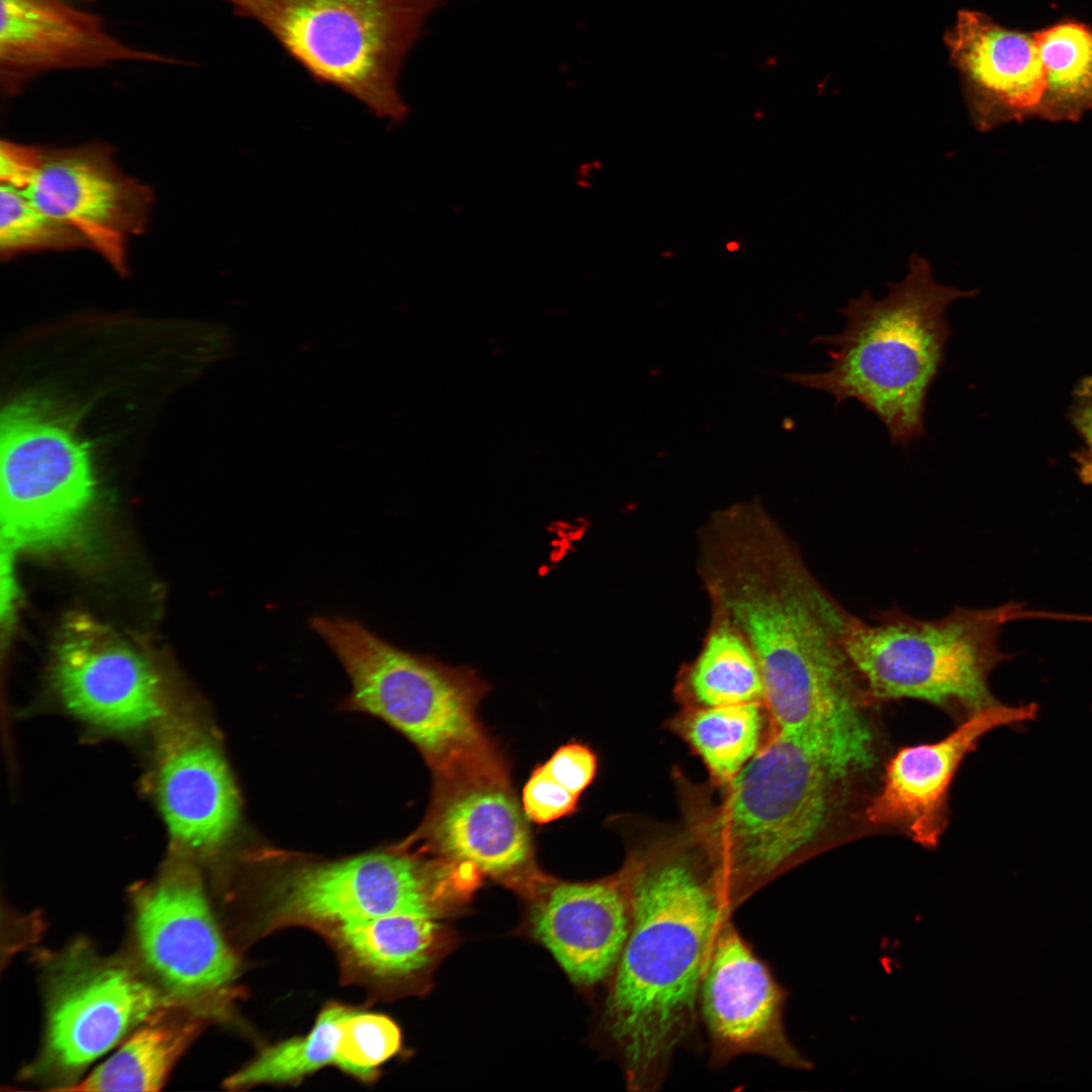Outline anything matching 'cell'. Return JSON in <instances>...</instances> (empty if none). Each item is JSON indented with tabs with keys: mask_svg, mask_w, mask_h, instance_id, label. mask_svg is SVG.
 <instances>
[{
	"mask_svg": "<svg viewBox=\"0 0 1092 1092\" xmlns=\"http://www.w3.org/2000/svg\"><path fill=\"white\" fill-rule=\"evenodd\" d=\"M135 933L147 967L176 998L210 1014L226 1002L238 964L189 870L166 873L135 897Z\"/></svg>",
	"mask_w": 1092,
	"mask_h": 1092,
	"instance_id": "cell-12",
	"label": "cell"
},
{
	"mask_svg": "<svg viewBox=\"0 0 1092 1092\" xmlns=\"http://www.w3.org/2000/svg\"><path fill=\"white\" fill-rule=\"evenodd\" d=\"M480 877L469 866L404 852L307 866L272 888L267 922L271 928L298 924L329 931L389 914L438 919L467 901Z\"/></svg>",
	"mask_w": 1092,
	"mask_h": 1092,
	"instance_id": "cell-9",
	"label": "cell"
},
{
	"mask_svg": "<svg viewBox=\"0 0 1092 1092\" xmlns=\"http://www.w3.org/2000/svg\"><path fill=\"white\" fill-rule=\"evenodd\" d=\"M544 764L559 784L579 797L597 775L598 756L589 746L573 741L560 746Z\"/></svg>",
	"mask_w": 1092,
	"mask_h": 1092,
	"instance_id": "cell-30",
	"label": "cell"
},
{
	"mask_svg": "<svg viewBox=\"0 0 1092 1092\" xmlns=\"http://www.w3.org/2000/svg\"><path fill=\"white\" fill-rule=\"evenodd\" d=\"M336 1066L362 1080L372 1079L378 1068L401 1044V1033L389 1017L351 1008L340 1022Z\"/></svg>",
	"mask_w": 1092,
	"mask_h": 1092,
	"instance_id": "cell-28",
	"label": "cell"
},
{
	"mask_svg": "<svg viewBox=\"0 0 1092 1092\" xmlns=\"http://www.w3.org/2000/svg\"><path fill=\"white\" fill-rule=\"evenodd\" d=\"M22 192L74 228L116 272L127 273L126 245L144 233L153 194L117 167L106 146L41 149L38 169Z\"/></svg>",
	"mask_w": 1092,
	"mask_h": 1092,
	"instance_id": "cell-14",
	"label": "cell"
},
{
	"mask_svg": "<svg viewBox=\"0 0 1092 1092\" xmlns=\"http://www.w3.org/2000/svg\"><path fill=\"white\" fill-rule=\"evenodd\" d=\"M1034 35L1045 78L1041 105L1066 110L1092 105V29L1067 21Z\"/></svg>",
	"mask_w": 1092,
	"mask_h": 1092,
	"instance_id": "cell-26",
	"label": "cell"
},
{
	"mask_svg": "<svg viewBox=\"0 0 1092 1092\" xmlns=\"http://www.w3.org/2000/svg\"><path fill=\"white\" fill-rule=\"evenodd\" d=\"M699 1003L715 1060L757 1054L790 1068L809 1067L786 1035L783 989L730 919L711 952Z\"/></svg>",
	"mask_w": 1092,
	"mask_h": 1092,
	"instance_id": "cell-15",
	"label": "cell"
},
{
	"mask_svg": "<svg viewBox=\"0 0 1092 1092\" xmlns=\"http://www.w3.org/2000/svg\"><path fill=\"white\" fill-rule=\"evenodd\" d=\"M156 794L172 840L185 851L209 852L235 827L238 798L228 765L192 725L174 726L161 739Z\"/></svg>",
	"mask_w": 1092,
	"mask_h": 1092,
	"instance_id": "cell-19",
	"label": "cell"
},
{
	"mask_svg": "<svg viewBox=\"0 0 1092 1092\" xmlns=\"http://www.w3.org/2000/svg\"><path fill=\"white\" fill-rule=\"evenodd\" d=\"M1035 704L1000 703L972 712L956 730L933 743L901 748L887 764L881 790L866 809L874 825L906 831L925 847L936 846L946 827L947 795L964 757L987 732L1032 720Z\"/></svg>",
	"mask_w": 1092,
	"mask_h": 1092,
	"instance_id": "cell-16",
	"label": "cell"
},
{
	"mask_svg": "<svg viewBox=\"0 0 1092 1092\" xmlns=\"http://www.w3.org/2000/svg\"><path fill=\"white\" fill-rule=\"evenodd\" d=\"M578 796L559 784L541 764L531 772L522 791V809L528 820L543 825L575 812Z\"/></svg>",
	"mask_w": 1092,
	"mask_h": 1092,
	"instance_id": "cell-29",
	"label": "cell"
},
{
	"mask_svg": "<svg viewBox=\"0 0 1092 1092\" xmlns=\"http://www.w3.org/2000/svg\"><path fill=\"white\" fill-rule=\"evenodd\" d=\"M174 999L159 1007L106 1062L68 1091H156L199 1033L206 1011Z\"/></svg>",
	"mask_w": 1092,
	"mask_h": 1092,
	"instance_id": "cell-22",
	"label": "cell"
},
{
	"mask_svg": "<svg viewBox=\"0 0 1092 1092\" xmlns=\"http://www.w3.org/2000/svg\"><path fill=\"white\" fill-rule=\"evenodd\" d=\"M1070 420L1083 441L1075 455L1077 474L1084 484L1092 486V376L1076 385Z\"/></svg>",
	"mask_w": 1092,
	"mask_h": 1092,
	"instance_id": "cell-31",
	"label": "cell"
},
{
	"mask_svg": "<svg viewBox=\"0 0 1092 1092\" xmlns=\"http://www.w3.org/2000/svg\"><path fill=\"white\" fill-rule=\"evenodd\" d=\"M351 1007L330 1004L317 1016L311 1030L262 1051L256 1059L225 1082L233 1089L259 1084L298 1081L328 1065H335L341 1035L340 1022Z\"/></svg>",
	"mask_w": 1092,
	"mask_h": 1092,
	"instance_id": "cell-25",
	"label": "cell"
},
{
	"mask_svg": "<svg viewBox=\"0 0 1092 1092\" xmlns=\"http://www.w3.org/2000/svg\"><path fill=\"white\" fill-rule=\"evenodd\" d=\"M944 42L979 127L1041 105L1045 78L1034 32L1008 29L981 12L961 10Z\"/></svg>",
	"mask_w": 1092,
	"mask_h": 1092,
	"instance_id": "cell-20",
	"label": "cell"
},
{
	"mask_svg": "<svg viewBox=\"0 0 1092 1092\" xmlns=\"http://www.w3.org/2000/svg\"><path fill=\"white\" fill-rule=\"evenodd\" d=\"M2 90L16 94L39 74L121 61L177 64L111 35L101 18L65 0H0Z\"/></svg>",
	"mask_w": 1092,
	"mask_h": 1092,
	"instance_id": "cell-17",
	"label": "cell"
},
{
	"mask_svg": "<svg viewBox=\"0 0 1092 1092\" xmlns=\"http://www.w3.org/2000/svg\"><path fill=\"white\" fill-rule=\"evenodd\" d=\"M1 563L19 551L70 553L88 536L96 485L87 443L71 421L34 399L1 416Z\"/></svg>",
	"mask_w": 1092,
	"mask_h": 1092,
	"instance_id": "cell-8",
	"label": "cell"
},
{
	"mask_svg": "<svg viewBox=\"0 0 1092 1092\" xmlns=\"http://www.w3.org/2000/svg\"><path fill=\"white\" fill-rule=\"evenodd\" d=\"M53 684L64 707L83 722L112 732L146 728L165 712L161 680L133 646L84 613L62 623Z\"/></svg>",
	"mask_w": 1092,
	"mask_h": 1092,
	"instance_id": "cell-13",
	"label": "cell"
},
{
	"mask_svg": "<svg viewBox=\"0 0 1092 1092\" xmlns=\"http://www.w3.org/2000/svg\"><path fill=\"white\" fill-rule=\"evenodd\" d=\"M532 929L576 984L610 977L630 925L628 898L618 873L604 880L559 882L542 876L531 892Z\"/></svg>",
	"mask_w": 1092,
	"mask_h": 1092,
	"instance_id": "cell-18",
	"label": "cell"
},
{
	"mask_svg": "<svg viewBox=\"0 0 1092 1092\" xmlns=\"http://www.w3.org/2000/svg\"><path fill=\"white\" fill-rule=\"evenodd\" d=\"M264 26L315 81L391 121L403 61L441 0H219Z\"/></svg>",
	"mask_w": 1092,
	"mask_h": 1092,
	"instance_id": "cell-6",
	"label": "cell"
},
{
	"mask_svg": "<svg viewBox=\"0 0 1092 1092\" xmlns=\"http://www.w3.org/2000/svg\"><path fill=\"white\" fill-rule=\"evenodd\" d=\"M309 626L347 671L351 705L408 738L435 778L500 754L478 716L488 688L475 670L401 650L348 618L314 616Z\"/></svg>",
	"mask_w": 1092,
	"mask_h": 1092,
	"instance_id": "cell-5",
	"label": "cell"
},
{
	"mask_svg": "<svg viewBox=\"0 0 1092 1092\" xmlns=\"http://www.w3.org/2000/svg\"><path fill=\"white\" fill-rule=\"evenodd\" d=\"M1054 618H1055L1056 621H1072V622L1092 623V615H1087V614L1084 615V614H1072V613L1056 612L1054 614Z\"/></svg>",
	"mask_w": 1092,
	"mask_h": 1092,
	"instance_id": "cell-33",
	"label": "cell"
},
{
	"mask_svg": "<svg viewBox=\"0 0 1092 1092\" xmlns=\"http://www.w3.org/2000/svg\"><path fill=\"white\" fill-rule=\"evenodd\" d=\"M41 157V148L1 142V184L24 190L34 177Z\"/></svg>",
	"mask_w": 1092,
	"mask_h": 1092,
	"instance_id": "cell-32",
	"label": "cell"
},
{
	"mask_svg": "<svg viewBox=\"0 0 1092 1092\" xmlns=\"http://www.w3.org/2000/svg\"><path fill=\"white\" fill-rule=\"evenodd\" d=\"M629 932L605 1026L629 1089H657L695 1025L713 947L733 912L714 861L687 831L633 850L618 873Z\"/></svg>",
	"mask_w": 1092,
	"mask_h": 1092,
	"instance_id": "cell-2",
	"label": "cell"
},
{
	"mask_svg": "<svg viewBox=\"0 0 1092 1092\" xmlns=\"http://www.w3.org/2000/svg\"><path fill=\"white\" fill-rule=\"evenodd\" d=\"M0 206V256L3 260L27 252L89 247L74 228L38 209L22 190L1 184Z\"/></svg>",
	"mask_w": 1092,
	"mask_h": 1092,
	"instance_id": "cell-27",
	"label": "cell"
},
{
	"mask_svg": "<svg viewBox=\"0 0 1092 1092\" xmlns=\"http://www.w3.org/2000/svg\"><path fill=\"white\" fill-rule=\"evenodd\" d=\"M1022 606L956 607L937 620H920L899 608L873 623L851 615L844 642L869 702L917 699L972 712L997 704L989 675L1011 658L999 647L1003 627Z\"/></svg>",
	"mask_w": 1092,
	"mask_h": 1092,
	"instance_id": "cell-7",
	"label": "cell"
},
{
	"mask_svg": "<svg viewBox=\"0 0 1092 1092\" xmlns=\"http://www.w3.org/2000/svg\"><path fill=\"white\" fill-rule=\"evenodd\" d=\"M527 820L499 756L435 778L433 800L418 835L427 854L470 866L528 893L542 875L535 868Z\"/></svg>",
	"mask_w": 1092,
	"mask_h": 1092,
	"instance_id": "cell-11",
	"label": "cell"
},
{
	"mask_svg": "<svg viewBox=\"0 0 1092 1092\" xmlns=\"http://www.w3.org/2000/svg\"><path fill=\"white\" fill-rule=\"evenodd\" d=\"M737 248H738V246H737V244L735 242H731V243H729L727 245V249L729 251H735V250H737Z\"/></svg>",
	"mask_w": 1092,
	"mask_h": 1092,
	"instance_id": "cell-34",
	"label": "cell"
},
{
	"mask_svg": "<svg viewBox=\"0 0 1092 1092\" xmlns=\"http://www.w3.org/2000/svg\"><path fill=\"white\" fill-rule=\"evenodd\" d=\"M711 628L679 684L686 707L763 703L757 659L743 635L713 613Z\"/></svg>",
	"mask_w": 1092,
	"mask_h": 1092,
	"instance_id": "cell-24",
	"label": "cell"
},
{
	"mask_svg": "<svg viewBox=\"0 0 1092 1092\" xmlns=\"http://www.w3.org/2000/svg\"><path fill=\"white\" fill-rule=\"evenodd\" d=\"M842 782L813 749L769 731L719 801L685 786L686 831L714 861L733 911L813 847Z\"/></svg>",
	"mask_w": 1092,
	"mask_h": 1092,
	"instance_id": "cell-4",
	"label": "cell"
},
{
	"mask_svg": "<svg viewBox=\"0 0 1092 1092\" xmlns=\"http://www.w3.org/2000/svg\"><path fill=\"white\" fill-rule=\"evenodd\" d=\"M342 962L358 977L400 983L429 971L447 934L437 919L389 914L351 921L328 931Z\"/></svg>",
	"mask_w": 1092,
	"mask_h": 1092,
	"instance_id": "cell-21",
	"label": "cell"
},
{
	"mask_svg": "<svg viewBox=\"0 0 1092 1092\" xmlns=\"http://www.w3.org/2000/svg\"><path fill=\"white\" fill-rule=\"evenodd\" d=\"M974 294L938 283L929 262L914 255L886 296L863 291L839 309L846 320L840 333L813 339L830 348L825 370L782 377L828 393L836 405L855 399L879 418L892 445L906 449L925 432L928 391L952 335L947 307Z\"/></svg>",
	"mask_w": 1092,
	"mask_h": 1092,
	"instance_id": "cell-3",
	"label": "cell"
},
{
	"mask_svg": "<svg viewBox=\"0 0 1092 1092\" xmlns=\"http://www.w3.org/2000/svg\"><path fill=\"white\" fill-rule=\"evenodd\" d=\"M698 568L713 613L743 635L757 659L769 730L835 758L862 752L873 734L864 686L844 642L851 614L777 521L727 530Z\"/></svg>",
	"mask_w": 1092,
	"mask_h": 1092,
	"instance_id": "cell-1",
	"label": "cell"
},
{
	"mask_svg": "<svg viewBox=\"0 0 1092 1092\" xmlns=\"http://www.w3.org/2000/svg\"><path fill=\"white\" fill-rule=\"evenodd\" d=\"M51 971L48 1024L42 1053L33 1070L72 1079L110 1050L166 998L129 966L75 946ZM176 999V998H175Z\"/></svg>",
	"mask_w": 1092,
	"mask_h": 1092,
	"instance_id": "cell-10",
	"label": "cell"
},
{
	"mask_svg": "<svg viewBox=\"0 0 1092 1092\" xmlns=\"http://www.w3.org/2000/svg\"><path fill=\"white\" fill-rule=\"evenodd\" d=\"M763 703L686 707L672 729L700 757L715 785L732 781L757 753L769 732Z\"/></svg>",
	"mask_w": 1092,
	"mask_h": 1092,
	"instance_id": "cell-23",
	"label": "cell"
}]
</instances>
